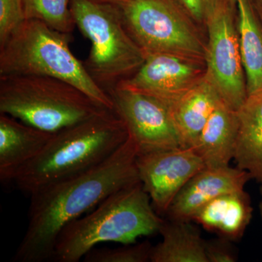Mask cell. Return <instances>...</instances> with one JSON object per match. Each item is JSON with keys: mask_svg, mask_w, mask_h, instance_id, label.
Segmentation results:
<instances>
[{"mask_svg": "<svg viewBox=\"0 0 262 262\" xmlns=\"http://www.w3.org/2000/svg\"><path fill=\"white\" fill-rule=\"evenodd\" d=\"M138 154L135 142L128 136L94 168L31 194L28 227L13 261H51L56 239L67 225L113 193L140 182Z\"/></svg>", "mask_w": 262, "mask_h": 262, "instance_id": "cell-1", "label": "cell"}, {"mask_svg": "<svg viewBox=\"0 0 262 262\" xmlns=\"http://www.w3.org/2000/svg\"><path fill=\"white\" fill-rule=\"evenodd\" d=\"M128 138L125 123L115 110L53 134L42 151L18 169L10 182L31 194L87 171L107 159Z\"/></svg>", "mask_w": 262, "mask_h": 262, "instance_id": "cell-2", "label": "cell"}, {"mask_svg": "<svg viewBox=\"0 0 262 262\" xmlns=\"http://www.w3.org/2000/svg\"><path fill=\"white\" fill-rule=\"evenodd\" d=\"M164 220L155 211L141 182L103 200L92 213L71 222L58 235L51 261L77 262L102 243L132 244L159 233Z\"/></svg>", "mask_w": 262, "mask_h": 262, "instance_id": "cell-3", "label": "cell"}, {"mask_svg": "<svg viewBox=\"0 0 262 262\" xmlns=\"http://www.w3.org/2000/svg\"><path fill=\"white\" fill-rule=\"evenodd\" d=\"M71 34L58 32L37 20H27L0 47V76L39 75L75 86L114 110L110 95L90 76L83 63L71 51Z\"/></svg>", "mask_w": 262, "mask_h": 262, "instance_id": "cell-4", "label": "cell"}, {"mask_svg": "<svg viewBox=\"0 0 262 262\" xmlns=\"http://www.w3.org/2000/svg\"><path fill=\"white\" fill-rule=\"evenodd\" d=\"M106 110L110 108L59 79L39 75L0 76V114L46 132L55 134Z\"/></svg>", "mask_w": 262, "mask_h": 262, "instance_id": "cell-5", "label": "cell"}, {"mask_svg": "<svg viewBox=\"0 0 262 262\" xmlns=\"http://www.w3.org/2000/svg\"><path fill=\"white\" fill-rule=\"evenodd\" d=\"M70 7L76 27L91 44L84 67L108 94L137 72L146 55L127 32L118 5L72 0Z\"/></svg>", "mask_w": 262, "mask_h": 262, "instance_id": "cell-6", "label": "cell"}, {"mask_svg": "<svg viewBox=\"0 0 262 262\" xmlns=\"http://www.w3.org/2000/svg\"><path fill=\"white\" fill-rule=\"evenodd\" d=\"M118 5L127 32L146 55L170 53L205 61L206 33L173 0H130Z\"/></svg>", "mask_w": 262, "mask_h": 262, "instance_id": "cell-7", "label": "cell"}, {"mask_svg": "<svg viewBox=\"0 0 262 262\" xmlns=\"http://www.w3.org/2000/svg\"><path fill=\"white\" fill-rule=\"evenodd\" d=\"M206 77L221 99L238 110L248 98L239 50L237 5L222 0L206 25Z\"/></svg>", "mask_w": 262, "mask_h": 262, "instance_id": "cell-8", "label": "cell"}, {"mask_svg": "<svg viewBox=\"0 0 262 262\" xmlns=\"http://www.w3.org/2000/svg\"><path fill=\"white\" fill-rule=\"evenodd\" d=\"M108 95L135 142L138 155L181 146L166 103L120 84Z\"/></svg>", "mask_w": 262, "mask_h": 262, "instance_id": "cell-9", "label": "cell"}, {"mask_svg": "<svg viewBox=\"0 0 262 262\" xmlns=\"http://www.w3.org/2000/svg\"><path fill=\"white\" fill-rule=\"evenodd\" d=\"M136 168L144 191L158 214H165L189 179L206 168L193 148H173L138 155Z\"/></svg>", "mask_w": 262, "mask_h": 262, "instance_id": "cell-10", "label": "cell"}, {"mask_svg": "<svg viewBox=\"0 0 262 262\" xmlns=\"http://www.w3.org/2000/svg\"><path fill=\"white\" fill-rule=\"evenodd\" d=\"M206 74L204 60L150 53L134 75L119 84L158 98L169 106L203 80Z\"/></svg>", "mask_w": 262, "mask_h": 262, "instance_id": "cell-11", "label": "cell"}, {"mask_svg": "<svg viewBox=\"0 0 262 262\" xmlns=\"http://www.w3.org/2000/svg\"><path fill=\"white\" fill-rule=\"evenodd\" d=\"M251 179V174L237 167H206L189 179L165 215L170 220L192 222L202 207L222 194L244 190Z\"/></svg>", "mask_w": 262, "mask_h": 262, "instance_id": "cell-12", "label": "cell"}, {"mask_svg": "<svg viewBox=\"0 0 262 262\" xmlns=\"http://www.w3.org/2000/svg\"><path fill=\"white\" fill-rule=\"evenodd\" d=\"M53 134L0 115V179L10 182L19 168L35 158Z\"/></svg>", "mask_w": 262, "mask_h": 262, "instance_id": "cell-13", "label": "cell"}, {"mask_svg": "<svg viewBox=\"0 0 262 262\" xmlns=\"http://www.w3.org/2000/svg\"><path fill=\"white\" fill-rule=\"evenodd\" d=\"M220 95L204 78L169 106L181 147L192 148L211 114L220 103Z\"/></svg>", "mask_w": 262, "mask_h": 262, "instance_id": "cell-14", "label": "cell"}, {"mask_svg": "<svg viewBox=\"0 0 262 262\" xmlns=\"http://www.w3.org/2000/svg\"><path fill=\"white\" fill-rule=\"evenodd\" d=\"M238 130L237 110L221 101L192 148L203 160L206 167L229 166L235 154Z\"/></svg>", "mask_w": 262, "mask_h": 262, "instance_id": "cell-15", "label": "cell"}, {"mask_svg": "<svg viewBox=\"0 0 262 262\" xmlns=\"http://www.w3.org/2000/svg\"><path fill=\"white\" fill-rule=\"evenodd\" d=\"M253 211L251 198L244 189L210 201L196 212L192 221L232 242L244 236L252 220Z\"/></svg>", "mask_w": 262, "mask_h": 262, "instance_id": "cell-16", "label": "cell"}, {"mask_svg": "<svg viewBox=\"0 0 262 262\" xmlns=\"http://www.w3.org/2000/svg\"><path fill=\"white\" fill-rule=\"evenodd\" d=\"M238 137L234 160L262 184V91L248 96L237 110Z\"/></svg>", "mask_w": 262, "mask_h": 262, "instance_id": "cell-17", "label": "cell"}, {"mask_svg": "<svg viewBox=\"0 0 262 262\" xmlns=\"http://www.w3.org/2000/svg\"><path fill=\"white\" fill-rule=\"evenodd\" d=\"M163 239L152 247L151 262H208L206 242L191 221L164 220Z\"/></svg>", "mask_w": 262, "mask_h": 262, "instance_id": "cell-18", "label": "cell"}, {"mask_svg": "<svg viewBox=\"0 0 262 262\" xmlns=\"http://www.w3.org/2000/svg\"><path fill=\"white\" fill-rule=\"evenodd\" d=\"M239 50L248 96L262 91V24L248 0H237Z\"/></svg>", "mask_w": 262, "mask_h": 262, "instance_id": "cell-19", "label": "cell"}, {"mask_svg": "<svg viewBox=\"0 0 262 262\" xmlns=\"http://www.w3.org/2000/svg\"><path fill=\"white\" fill-rule=\"evenodd\" d=\"M72 0H22L27 20H37L58 32L72 34L76 24Z\"/></svg>", "mask_w": 262, "mask_h": 262, "instance_id": "cell-20", "label": "cell"}, {"mask_svg": "<svg viewBox=\"0 0 262 262\" xmlns=\"http://www.w3.org/2000/svg\"><path fill=\"white\" fill-rule=\"evenodd\" d=\"M152 246L148 241L141 244L125 245L124 247L91 250L84 256L85 262L150 261Z\"/></svg>", "mask_w": 262, "mask_h": 262, "instance_id": "cell-21", "label": "cell"}, {"mask_svg": "<svg viewBox=\"0 0 262 262\" xmlns=\"http://www.w3.org/2000/svg\"><path fill=\"white\" fill-rule=\"evenodd\" d=\"M26 20L22 0H0V47Z\"/></svg>", "mask_w": 262, "mask_h": 262, "instance_id": "cell-22", "label": "cell"}, {"mask_svg": "<svg viewBox=\"0 0 262 262\" xmlns=\"http://www.w3.org/2000/svg\"><path fill=\"white\" fill-rule=\"evenodd\" d=\"M206 33L208 19L214 13L222 0H173Z\"/></svg>", "mask_w": 262, "mask_h": 262, "instance_id": "cell-23", "label": "cell"}, {"mask_svg": "<svg viewBox=\"0 0 262 262\" xmlns=\"http://www.w3.org/2000/svg\"><path fill=\"white\" fill-rule=\"evenodd\" d=\"M230 241L220 237L206 242V255L208 262H234L237 256L231 248Z\"/></svg>", "mask_w": 262, "mask_h": 262, "instance_id": "cell-24", "label": "cell"}, {"mask_svg": "<svg viewBox=\"0 0 262 262\" xmlns=\"http://www.w3.org/2000/svg\"><path fill=\"white\" fill-rule=\"evenodd\" d=\"M255 15L262 24V0H248Z\"/></svg>", "mask_w": 262, "mask_h": 262, "instance_id": "cell-25", "label": "cell"}, {"mask_svg": "<svg viewBox=\"0 0 262 262\" xmlns=\"http://www.w3.org/2000/svg\"><path fill=\"white\" fill-rule=\"evenodd\" d=\"M95 1L101 2V3H113V4L115 5H121L130 1V0H95Z\"/></svg>", "mask_w": 262, "mask_h": 262, "instance_id": "cell-26", "label": "cell"}, {"mask_svg": "<svg viewBox=\"0 0 262 262\" xmlns=\"http://www.w3.org/2000/svg\"><path fill=\"white\" fill-rule=\"evenodd\" d=\"M259 192L261 198H260L259 203H258V211H259L260 217H261V220H262V184L261 187H260Z\"/></svg>", "mask_w": 262, "mask_h": 262, "instance_id": "cell-27", "label": "cell"}, {"mask_svg": "<svg viewBox=\"0 0 262 262\" xmlns=\"http://www.w3.org/2000/svg\"><path fill=\"white\" fill-rule=\"evenodd\" d=\"M229 1L232 2L233 3H237V0H229Z\"/></svg>", "mask_w": 262, "mask_h": 262, "instance_id": "cell-28", "label": "cell"}]
</instances>
